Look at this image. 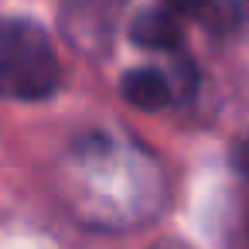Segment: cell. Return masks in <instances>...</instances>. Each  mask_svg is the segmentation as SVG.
I'll use <instances>...</instances> for the list:
<instances>
[{
  "instance_id": "cell-1",
  "label": "cell",
  "mask_w": 249,
  "mask_h": 249,
  "mask_svg": "<svg viewBox=\"0 0 249 249\" xmlns=\"http://www.w3.org/2000/svg\"><path fill=\"white\" fill-rule=\"evenodd\" d=\"M62 65L48 31L28 18L0 21V96L4 99H48L58 89Z\"/></svg>"
},
{
  "instance_id": "cell-2",
  "label": "cell",
  "mask_w": 249,
  "mask_h": 249,
  "mask_svg": "<svg viewBox=\"0 0 249 249\" xmlns=\"http://www.w3.org/2000/svg\"><path fill=\"white\" fill-rule=\"evenodd\" d=\"M120 92L130 106L143 109V113H157V109H167L171 99H174V86L164 72L157 69H133L123 75L120 82Z\"/></svg>"
},
{
  "instance_id": "cell-3",
  "label": "cell",
  "mask_w": 249,
  "mask_h": 249,
  "mask_svg": "<svg viewBox=\"0 0 249 249\" xmlns=\"http://www.w3.org/2000/svg\"><path fill=\"white\" fill-rule=\"evenodd\" d=\"M130 41L147 48V52H178L181 48V24L167 7L143 11L130 21Z\"/></svg>"
},
{
  "instance_id": "cell-4",
  "label": "cell",
  "mask_w": 249,
  "mask_h": 249,
  "mask_svg": "<svg viewBox=\"0 0 249 249\" xmlns=\"http://www.w3.org/2000/svg\"><path fill=\"white\" fill-rule=\"evenodd\" d=\"M164 4H167V11L174 18H198V21H205L212 0H164Z\"/></svg>"
}]
</instances>
